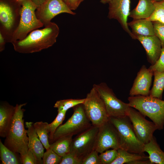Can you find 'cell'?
<instances>
[{
    "label": "cell",
    "instance_id": "obj_23",
    "mask_svg": "<svg viewBox=\"0 0 164 164\" xmlns=\"http://www.w3.org/2000/svg\"><path fill=\"white\" fill-rule=\"evenodd\" d=\"M117 151V157L111 164H129L134 161L146 160L149 158L144 153H132L120 148Z\"/></svg>",
    "mask_w": 164,
    "mask_h": 164
},
{
    "label": "cell",
    "instance_id": "obj_26",
    "mask_svg": "<svg viewBox=\"0 0 164 164\" xmlns=\"http://www.w3.org/2000/svg\"><path fill=\"white\" fill-rule=\"evenodd\" d=\"M48 123L42 121L33 123L34 127L38 137L46 149L50 148V144L49 141Z\"/></svg>",
    "mask_w": 164,
    "mask_h": 164
},
{
    "label": "cell",
    "instance_id": "obj_21",
    "mask_svg": "<svg viewBox=\"0 0 164 164\" xmlns=\"http://www.w3.org/2000/svg\"><path fill=\"white\" fill-rule=\"evenodd\" d=\"M144 152L148 153L149 159L152 164H164V152L161 149L154 136L144 145Z\"/></svg>",
    "mask_w": 164,
    "mask_h": 164
},
{
    "label": "cell",
    "instance_id": "obj_25",
    "mask_svg": "<svg viewBox=\"0 0 164 164\" xmlns=\"http://www.w3.org/2000/svg\"><path fill=\"white\" fill-rule=\"evenodd\" d=\"M154 79L149 96L162 99L164 90V71L153 72Z\"/></svg>",
    "mask_w": 164,
    "mask_h": 164
},
{
    "label": "cell",
    "instance_id": "obj_35",
    "mask_svg": "<svg viewBox=\"0 0 164 164\" xmlns=\"http://www.w3.org/2000/svg\"><path fill=\"white\" fill-rule=\"evenodd\" d=\"M152 72L164 71V48H162L161 55L155 63L149 68Z\"/></svg>",
    "mask_w": 164,
    "mask_h": 164
},
{
    "label": "cell",
    "instance_id": "obj_24",
    "mask_svg": "<svg viewBox=\"0 0 164 164\" xmlns=\"http://www.w3.org/2000/svg\"><path fill=\"white\" fill-rule=\"evenodd\" d=\"M18 154L9 149L0 140V155L2 164H21L20 156H18Z\"/></svg>",
    "mask_w": 164,
    "mask_h": 164
},
{
    "label": "cell",
    "instance_id": "obj_17",
    "mask_svg": "<svg viewBox=\"0 0 164 164\" xmlns=\"http://www.w3.org/2000/svg\"><path fill=\"white\" fill-rule=\"evenodd\" d=\"M26 127L28 137V146L35 155L39 164H43L42 159L44 154L43 145L39 139L32 122H26Z\"/></svg>",
    "mask_w": 164,
    "mask_h": 164
},
{
    "label": "cell",
    "instance_id": "obj_31",
    "mask_svg": "<svg viewBox=\"0 0 164 164\" xmlns=\"http://www.w3.org/2000/svg\"><path fill=\"white\" fill-rule=\"evenodd\" d=\"M118 155L117 150H107L100 153L99 157L101 164H111Z\"/></svg>",
    "mask_w": 164,
    "mask_h": 164
},
{
    "label": "cell",
    "instance_id": "obj_37",
    "mask_svg": "<svg viewBox=\"0 0 164 164\" xmlns=\"http://www.w3.org/2000/svg\"><path fill=\"white\" fill-rule=\"evenodd\" d=\"M72 11L76 9L78 6V0H63Z\"/></svg>",
    "mask_w": 164,
    "mask_h": 164
},
{
    "label": "cell",
    "instance_id": "obj_4",
    "mask_svg": "<svg viewBox=\"0 0 164 164\" xmlns=\"http://www.w3.org/2000/svg\"><path fill=\"white\" fill-rule=\"evenodd\" d=\"M21 3L16 0H0V33L6 43L11 42L20 17Z\"/></svg>",
    "mask_w": 164,
    "mask_h": 164
},
{
    "label": "cell",
    "instance_id": "obj_2",
    "mask_svg": "<svg viewBox=\"0 0 164 164\" xmlns=\"http://www.w3.org/2000/svg\"><path fill=\"white\" fill-rule=\"evenodd\" d=\"M26 104H16L15 113L4 143L9 149L20 155L25 154L29 149L28 137L23 119L25 110L22 108Z\"/></svg>",
    "mask_w": 164,
    "mask_h": 164
},
{
    "label": "cell",
    "instance_id": "obj_19",
    "mask_svg": "<svg viewBox=\"0 0 164 164\" xmlns=\"http://www.w3.org/2000/svg\"><path fill=\"white\" fill-rule=\"evenodd\" d=\"M152 0H139L136 7L130 12L129 16L133 19H147L155 9Z\"/></svg>",
    "mask_w": 164,
    "mask_h": 164
},
{
    "label": "cell",
    "instance_id": "obj_43",
    "mask_svg": "<svg viewBox=\"0 0 164 164\" xmlns=\"http://www.w3.org/2000/svg\"><path fill=\"white\" fill-rule=\"evenodd\" d=\"M16 0L17 2L20 3L22 1H24V0Z\"/></svg>",
    "mask_w": 164,
    "mask_h": 164
},
{
    "label": "cell",
    "instance_id": "obj_13",
    "mask_svg": "<svg viewBox=\"0 0 164 164\" xmlns=\"http://www.w3.org/2000/svg\"><path fill=\"white\" fill-rule=\"evenodd\" d=\"M63 13L73 15L76 14L63 0H46L37 7L35 12L37 18L44 26L50 22L56 15Z\"/></svg>",
    "mask_w": 164,
    "mask_h": 164
},
{
    "label": "cell",
    "instance_id": "obj_40",
    "mask_svg": "<svg viewBox=\"0 0 164 164\" xmlns=\"http://www.w3.org/2000/svg\"><path fill=\"white\" fill-rule=\"evenodd\" d=\"M46 0H32L33 2L38 7L43 3Z\"/></svg>",
    "mask_w": 164,
    "mask_h": 164
},
{
    "label": "cell",
    "instance_id": "obj_16",
    "mask_svg": "<svg viewBox=\"0 0 164 164\" xmlns=\"http://www.w3.org/2000/svg\"><path fill=\"white\" fill-rule=\"evenodd\" d=\"M142 44L146 52L147 59L151 65L154 64L161 55L162 46L160 41L155 35L145 36L134 35Z\"/></svg>",
    "mask_w": 164,
    "mask_h": 164
},
{
    "label": "cell",
    "instance_id": "obj_5",
    "mask_svg": "<svg viewBox=\"0 0 164 164\" xmlns=\"http://www.w3.org/2000/svg\"><path fill=\"white\" fill-rule=\"evenodd\" d=\"M109 120L118 134L120 148L132 153H143L144 144L137 138L132 123L127 116L119 117H110Z\"/></svg>",
    "mask_w": 164,
    "mask_h": 164
},
{
    "label": "cell",
    "instance_id": "obj_27",
    "mask_svg": "<svg viewBox=\"0 0 164 164\" xmlns=\"http://www.w3.org/2000/svg\"><path fill=\"white\" fill-rule=\"evenodd\" d=\"M85 98L81 99H69L61 100L57 101L54 107L57 109V111H67L71 108L81 104H83Z\"/></svg>",
    "mask_w": 164,
    "mask_h": 164
},
{
    "label": "cell",
    "instance_id": "obj_38",
    "mask_svg": "<svg viewBox=\"0 0 164 164\" xmlns=\"http://www.w3.org/2000/svg\"><path fill=\"white\" fill-rule=\"evenodd\" d=\"M6 43L5 39L2 34L0 33V52L4 50L5 47V44Z\"/></svg>",
    "mask_w": 164,
    "mask_h": 164
},
{
    "label": "cell",
    "instance_id": "obj_3",
    "mask_svg": "<svg viewBox=\"0 0 164 164\" xmlns=\"http://www.w3.org/2000/svg\"><path fill=\"white\" fill-rule=\"evenodd\" d=\"M128 100L130 107L137 110L144 116L150 118L158 129L164 125V101L149 96H131Z\"/></svg>",
    "mask_w": 164,
    "mask_h": 164
},
{
    "label": "cell",
    "instance_id": "obj_11",
    "mask_svg": "<svg viewBox=\"0 0 164 164\" xmlns=\"http://www.w3.org/2000/svg\"><path fill=\"white\" fill-rule=\"evenodd\" d=\"M127 116L139 140L144 145L148 143L153 137L154 132L158 129L155 125L146 120L141 113L131 107L129 108Z\"/></svg>",
    "mask_w": 164,
    "mask_h": 164
},
{
    "label": "cell",
    "instance_id": "obj_18",
    "mask_svg": "<svg viewBox=\"0 0 164 164\" xmlns=\"http://www.w3.org/2000/svg\"><path fill=\"white\" fill-rule=\"evenodd\" d=\"M15 106L7 102H2L0 105V136L5 137L14 117Z\"/></svg>",
    "mask_w": 164,
    "mask_h": 164
},
{
    "label": "cell",
    "instance_id": "obj_33",
    "mask_svg": "<svg viewBox=\"0 0 164 164\" xmlns=\"http://www.w3.org/2000/svg\"><path fill=\"white\" fill-rule=\"evenodd\" d=\"M20 156L21 164H39L34 154L29 149L25 154Z\"/></svg>",
    "mask_w": 164,
    "mask_h": 164
},
{
    "label": "cell",
    "instance_id": "obj_12",
    "mask_svg": "<svg viewBox=\"0 0 164 164\" xmlns=\"http://www.w3.org/2000/svg\"><path fill=\"white\" fill-rule=\"evenodd\" d=\"M120 146L118 132L109 120L99 128L95 150L101 153L110 148L118 150Z\"/></svg>",
    "mask_w": 164,
    "mask_h": 164
},
{
    "label": "cell",
    "instance_id": "obj_32",
    "mask_svg": "<svg viewBox=\"0 0 164 164\" xmlns=\"http://www.w3.org/2000/svg\"><path fill=\"white\" fill-rule=\"evenodd\" d=\"M155 34L159 39L162 48H164V24L157 21L152 22Z\"/></svg>",
    "mask_w": 164,
    "mask_h": 164
},
{
    "label": "cell",
    "instance_id": "obj_1",
    "mask_svg": "<svg viewBox=\"0 0 164 164\" xmlns=\"http://www.w3.org/2000/svg\"><path fill=\"white\" fill-rule=\"evenodd\" d=\"M59 32L58 25L51 22L44 28L34 30L23 39L16 41L12 44L14 50L20 53L39 52L53 46L56 42Z\"/></svg>",
    "mask_w": 164,
    "mask_h": 164
},
{
    "label": "cell",
    "instance_id": "obj_39",
    "mask_svg": "<svg viewBox=\"0 0 164 164\" xmlns=\"http://www.w3.org/2000/svg\"><path fill=\"white\" fill-rule=\"evenodd\" d=\"M129 164H151L152 163L149 160H142L134 161L130 162Z\"/></svg>",
    "mask_w": 164,
    "mask_h": 164
},
{
    "label": "cell",
    "instance_id": "obj_29",
    "mask_svg": "<svg viewBox=\"0 0 164 164\" xmlns=\"http://www.w3.org/2000/svg\"><path fill=\"white\" fill-rule=\"evenodd\" d=\"M153 2L155 7L154 10L150 17L146 19L152 22L158 21L164 17V0L159 2L153 1Z\"/></svg>",
    "mask_w": 164,
    "mask_h": 164
},
{
    "label": "cell",
    "instance_id": "obj_7",
    "mask_svg": "<svg viewBox=\"0 0 164 164\" xmlns=\"http://www.w3.org/2000/svg\"><path fill=\"white\" fill-rule=\"evenodd\" d=\"M73 108L72 115L65 123L57 128L50 144L63 137L78 135L92 126L86 114L83 104L78 105Z\"/></svg>",
    "mask_w": 164,
    "mask_h": 164
},
{
    "label": "cell",
    "instance_id": "obj_15",
    "mask_svg": "<svg viewBox=\"0 0 164 164\" xmlns=\"http://www.w3.org/2000/svg\"><path fill=\"white\" fill-rule=\"evenodd\" d=\"M153 75V72L145 65H143L138 73L129 95L131 96H149Z\"/></svg>",
    "mask_w": 164,
    "mask_h": 164
},
{
    "label": "cell",
    "instance_id": "obj_20",
    "mask_svg": "<svg viewBox=\"0 0 164 164\" xmlns=\"http://www.w3.org/2000/svg\"><path fill=\"white\" fill-rule=\"evenodd\" d=\"M128 25L131 28L134 35L148 36L155 35L152 22L146 19H133L128 23Z\"/></svg>",
    "mask_w": 164,
    "mask_h": 164
},
{
    "label": "cell",
    "instance_id": "obj_44",
    "mask_svg": "<svg viewBox=\"0 0 164 164\" xmlns=\"http://www.w3.org/2000/svg\"><path fill=\"white\" fill-rule=\"evenodd\" d=\"M152 0L154 1H155L159 2V1H162L163 0Z\"/></svg>",
    "mask_w": 164,
    "mask_h": 164
},
{
    "label": "cell",
    "instance_id": "obj_28",
    "mask_svg": "<svg viewBox=\"0 0 164 164\" xmlns=\"http://www.w3.org/2000/svg\"><path fill=\"white\" fill-rule=\"evenodd\" d=\"M58 112V113L56 118L52 122L48 124V125L49 140L50 143L53 139L54 135L56 130L64 120L67 111H60Z\"/></svg>",
    "mask_w": 164,
    "mask_h": 164
},
{
    "label": "cell",
    "instance_id": "obj_9",
    "mask_svg": "<svg viewBox=\"0 0 164 164\" xmlns=\"http://www.w3.org/2000/svg\"><path fill=\"white\" fill-rule=\"evenodd\" d=\"M103 100L109 117L127 116L130 106L117 98L113 91L104 82L93 86Z\"/></svg>",
    "mask_w": 164,
    "mask_h": 164
},
{
    "label": "cell",
    "instance_id": "obj_14",
    "mask_svg": "<svg viewBox=\"0 0 164 164\" xmlns=\"http://www.w3.org/2000/svg\"><path fill=\"white\" fill-rule=\"evenodd\" d=\"M108 4V18L117 20L124 30L132 39H135L134 35L128 28L127 22L130 12V0H112Z\"/></svg>",
    "mask_w": 164,
    "mask_h": 164
},
{
    "label": "cell",
    "instance_id": "obj_34",
    "mask_svg": "<svg viewBox=\"0 0 164 164\" xmlns=\"http://www.w3.org/2000/svg\"><path fill=\"white\" fill-rule=\"evenodd\" d=\"M98 153L94 150L81 161V164H101Z\"/></svg>",
    "mask_w": 164,
    "mask_h": 164
},
{
    "label": "cell",
    "instance_id": "obj_30",
    "mask_svg": "<svg viewBox=\"0 0 164 164\" xmlns=\"http://www.w3.org/2000/svg\"><path fill=\"white\" fill-rule=\"evenodd\" d=\"M61 159L62 157L50 148L44 153L42 158L43 164H60Z\"/></svg>",
    "mask_w": 164,
    "mask_h": 164
},
{
    "label": "cell",
    "instance_id": "obj_22",
    "mask_svg": "<svg viewBox=\"0 0 164 164\" xmlns=\"http://www.w3.org/2000/svg\"><path fill=\"white\" fill-rule=\"evenodd\" d=\"M72 136L61 138L50 144V148L62 157L70 153Z\"/></svg>",
    "mask_w": 164,
    "mask_h": 164
},
{
    "label": "cell",
    "instance_id": "obj_10",
    "mask_svg": "<svg viewBox=\"0 0 164 164\" xmlns=\"http://www.w3.org/2000/svg\"><path fill=\"white\" fill-rule=\"evenodd\" d=\"M99 128L92 125L72 139L70 153L82 161L95 150Z\"/></svg>",
    "mask_w": 164,
    "mask_h": 164
},
{
    "label": "cell",
    "instance_id": "obj_6",
    "mask_svg": "<svg viewBox=\"0 0 164 164\" xmlns=\"http://www.w3.org/2000/svg\"><path fill=\"white\" fill-rule=\"evenodd\" d=\"M20 3L21 7L20 21L12 36L11 43L23 39L30 32L44 26L36 16L35 11L37 6L32 0H24Z\"/></svg>",
    "mask_w": 164,
    "mask_h": 164
},
{
    "label": "cell",
    "instance_id": "obj_41",
    "mask_svg": "<svg viewBox=\"0 0 164 164\" xmlns=\"http://www.w3.org/2000/svg\"><path fill=\"white\" fill-rule=\"evenodd\" d=\"M112 0H101V2L103 4L108 3Z\"/></svg>",
    "mask_w": 164,
    "mask_h": 164
},
{
    "label": "cell",
    "instance_id": "obj_36",
    "mask_svg": "<svg viewBox=\"0 0 164 164\" xmlns=\"http://www.w3.org/2000/svg\"><path fill=\"white\" fill-rule=\"evenodd\" d=\"M81 161L70 153L62 157L60 164H81Z\"/></svg>",
    "mask_w": 164,
    "mask_h": 164
},
{
    "label": "cell",
    "instance_id": "obj_42",
    "mask_svg": "<svg viewBox=\"0 0 164 164\" xmlns=\"http://www.w3.org/2000/svg\"><path fill=\"white\" fill-rule=\"evenodd\" d=\"M83 0H78V4L79 5L80 4V3H81Z\"/></svg>",
    "mask_w": 164,
    "mask_h": 164
},
{
    "label": "cell",
    "instance_id": "obj_8",
    "mask_svg": "<svg viewBox=\"0 0 164 164\" xmlns=\"http://www.w3.org/2000/svg\"><path fill=\"white\" fill-rule=\"evenodd\" d=\"M83 105L92 126L99 127L109 120L103 101L94 87L87 94Z\"/></svg>",
    "mask_w": 164,
    "mask_h": 164
}]
</instances>
